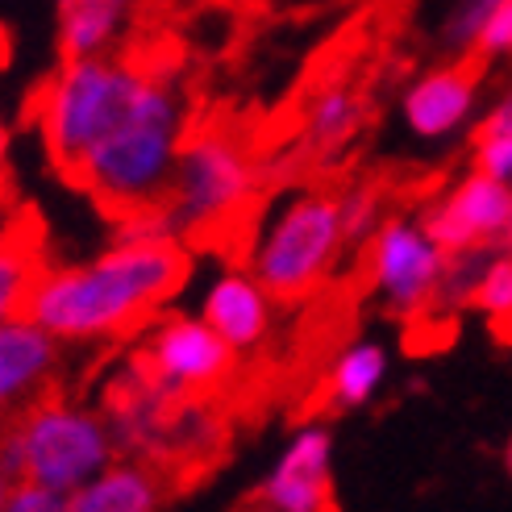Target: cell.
Wrapping results in <instances>:
<instances>
[{
  "label": "cell",
  "mask_w": 512,
  "mask_h": 512,
  "mask_svg": "<svg viewBox=\"0 0 512 512\" xmlns=\"http://www.w3.org/2000/svg\"><path fill=\"white\" fill-rule=\"evenodd\" d=\"M388 371H392V358H388V350H383V342L358 338L346 350H338V358L329 363L325 396H329V404H334L338 413L363 408V404H371L383 392Z\"/></svg>",
  "instance_id": "e0dca14e"
},
{
  "label": "cell",
  "mask_w": 512,
  "mask_h": 512,
  "mask_svg": "<svg viewBox=\"0 0 512 512\" xmlns=\"http://www.w3.org/2000/svg\"><path fill=\"white\" fill-rule=\"evenodd\" d=\"M346 246L338 196L304 188L275 200V209L254 229L246 246V271L275 300H309L338 271Z\"/></svg>",
  "instance_id": "277c9868"
},
{
  "label": "cell",
  "mask_w": 512,
  "mask_h": 512,
  "mask_svg": "<svg viewBox=\"0 0 512 512\" xmlns=\"http://www.w3.org/2000/svg\"><path fill=\"white\" fill-rule=\"evenodd\" d=\"M363 121H367V100L358 96V88H350L346 80H329L309 96V105L300 113L304 150L321 159H334L358 138Z\"/></svg>",
  "instance_id": "2e32d148"
},
{
  "label": "cell",
  "mask_w": 512,
  "mask_h": 512,
  "mask_svg": "<svg viewBox=\"0 0 512 512\" xmlns=\"http://www.w3.org/2000/svg\"><path fill=\"white\" fill-rule=\"evenodd\" d=\"M0 512H67V496L50 492V488H38V483H9L5 492V504Z\"/></svg>",
  "instance_id": "cb8c5ba5"
},
{
  "label": "cell",
  "mask_w": 512,
  "mask_h": 512,
  "mask_svg": "<svg viewBox=\"0 0 512 512\" xmlns=\"http://www.w3.org/2000/svg\"><path fill=\"white\" fill-rule=\"evenodd\" d=\"M234 350H229L204 317H167L146 334L138 371L155 383L167 400H196L234 371Z\"/></svg>",
  "instance_id": "ba28073f"
},
{
  "label": "cell",
  "mask_w": 512,
  "mask_h": 512,
  "mask_svg": "<svg viewBox=\"0 0 512 512\" xmlns=\"http://www.w3.org/2000/svg\"><path fill=\"white\" fill-rule=\"evenodd\" d=\"M5 159H9V130H5V117H0V175H5Z\"/></svg>",
  "instance_id": "d4e9b609"
},
{
  "label": "cell",
  "mask_w": 512,
  "mask_h": 512,
  "mask_svg": "<svg viewBox=\"0 0 512 512\" xmlns=\"http://www.w3.org/2000/svg\"><path fill=\"white\" fill-rule=\"evenodd\" d=\"M9 229H13V221H9V213H5V209H0V238H5Z\"/></svg>",
  "instance_id": "83f0119b"
},
{
  "label": "cell",
  "mask_w": 512,
  "mask_h": 512,
  "mask_svg": "<svg viewBox=\"0 0 512 512\" xmlns=\"http://www.w3.org/2000/svg\"><path fill=\"white\" fill-rule=\"evenodd\" d=\"M475 59L483 63H500V59H512V0L508 5H500L488 21H483V30L475 38Z\"/></svg>",
  "instance_id": "603a6c76"
},
{
  "label": "cell",
  "mask_w": 512,
  "mask_h": 512,
  "mask_svg": "<svg viewBox=\"0 0 512 512\" xmlns=\"http://www.w3.org/2000/svg\"><path fill=\"white\" fill-rule=\"evenodd\" d=\"M142 80V59L130 55H88L63 59L59 71L38 92V134L50 163L67 179L88 159V150L109 134L125 100Z\"/></svg>",
  "instance_id": "5b68a950"
},
{
  "label": "cell",
  "mask_w": 512,
  "mask_h": 512,
  "mask_svg": "<svg viewBox=\"0 0 512 512\" xmlns=\"http://www.w3.org/2000/svg\"><path fill=\"white\" fill-rule=\"evenodd\" d=\"M500 5H508V0H446L442 21H438V46L450 50L454 59L471 55L483 21H488Z\"/></svg>",
  "instance_id": "44dd1931"
},
{
  "label": "cell",
  "mask_w": 512,
  "mask_h": 512,
  "mask_svg": "<svg viewBox=\"0 0 512 512\" xmlns=\"http://www.w3.org/2000/svg\"><path fill=\"white\" fill-rule=\"evenodd\" d=\"M338 217H342V234L350 246H363L379 221H383V204H379V192L367 188V184H350L346 192H338Z\"/></svg>",
  "instance_id": "7402d4cb"
},
{
  "label": "cell",
  "mask_w": 512,
  "mask_h": 512,
  "mask_svg": "<svg viewBox=\"0 0 512 512\" xmlns=\"http://www.w3.org/2000/svg\"><path fill=\"white\" fill-rule=\"evenodd\" d=\"M246 512H279V508H267V504H254V508H246Z\"/></svg>",
  "instance_id": "f546056e"
},
{
  "label": "cell",
  "mask_w": 512,
  "mask_h": 512,
  "mask_svg": "<svg viewBox=\"0 0 512 512\" xmlns=\"http://www.w3.org/2000/svg\"><path fill=\"white\" fill-rule=\"evenodd\" d=\"M508 209H512V184H500V179L471 167L463 179H454L438 200L425 204L421 221L446 254L496 250Z\"/></svg>",
  "instance_id": "9c48e42d"
},
{
  "label": "cell",
  "mask_w": 512,
  "mask_h": 512,
  "mask_svg": "<svg viewBox=\"0 0 512 512\" xmlns=\"http://www.w3.org/2000/svg\"><path fill=\"white\" fill-rule=\"evenodd\" d=\"M479 117V71L475 63H442L421 71L400 96V121L421 146H446Z\"/></svg>",
  "instance_id": "30bf717a"
},
{
  "label": "cell",
  "mask_w": 512,
  "mask_h": 512,
  "mask_svg": "<svg viewBox=\"0 0 512 512\" xmlns=\"http://www.w3.org/2000/svg\"><path fill=\"white\" fill-rule=\"evenodd\" d=\"M471 167L512 184V88H504L471 125Z\"/></svg>",
  "instance_id": "ac0fdd59"
},
{
  "label": "cell",
  "mask_w": 512,
  "mask_h": 512,
  "mask_svg": "<svg viewBox=\"0 0 512 512\" xmlns=\"http://www.w3.org/2000/svg\"><path fill=\"white\" fill-rule=\"evenodd\" d=\"M471 309L488 317L500 334H512V254L492 250L483 263L475 288H471Z\"/></svg>",
  "instance_id": "ffe728a7"
},
{
  "label": "cell",
  "mask_w": 512,
  "mask_h": 512,
  "mask_svg": "<svg viewBox=\"0 0 512 512\" xmlns=\"http://www.w3.org/2000/svg\"><path fill=\"white\" fill-rule=\"evenodd\" d=\"M259 504L279 512H334V433L300 425L259 483Z\"/></svg>",
  "instance_id": "8fae6325"
},
{
  "label": "cell",
  "mask_w": 512,
  "mask_h": 512,
  "mask_svg": "<svg viewBox=\"0 0 512 512\" xmlns=\"http://www.w3.org/2000/svg\"><path fill=\"white\" fill-rule=\"evenodd\" d=\"M446 259L450 254L433 242L421 217H383L363 242L367 288L383 304V313L400 321H417L429 309H438Z\"/></svg>",
  "instance_id": "52a82bcc"
},
{
  "label": "cell",
  "mask_w": 512,
  "mask_h": 512,
  "mask_svg": "<svg viewBox=\"0 0 512 512\" xmlns=\"http://www.w3.org/2000/svg\"><path fill=\"white\" fill-rule=\"evenodd\" d=\"M504 475H508V479H512V438H508V442H504Z\"/></svg>",
  "instance_id": "4316f807"
},
{
  "label": "cell",
  "mask_w": 512,
  "mask_h": 512,
  "mask_svg": "<svg viewBox=\"0 0 512 512\" xmlns=\"http://www.w3.org/2000/svg\"><path fill=\"white\" fill-rule=\"evenodd\" d=\"M496 250L512 254V209H508V221H504V234H500V246H496Z\"/></svg>",
  "instance_id": "484cf974"
},
{
  "label": "cell",
  "mask_w": 512,
  "mask_h": 512,
  "mask_svg": "<svg viewBox=\"0 0 512 512\" xmlns=\"http://www.w3.org/2000/svg\"><path fill=\"white\" fill-rule=\"evenodd\" d=\"M192 134V109L184 80L159 63H142V80L125 100L121 117L109 125L88 159L75 167V184L88 188L117 217L163 204L171 175Z\"/></svg>",
  "instance_id": "7a4b0ae2"
},
{
  "label": "cell",
  "mask_w": 512,
  "mask_h": 512,
  "mask_svg": "<svg viewBox=\"0 0 512 512\" xmlns=\"http://www.w3.org/2000/svg\"><path fill=\"white\" fill-rule=\"evenodd\" d=\"M263 188V167L254 163L250 150L221 130H196L188 134L179 163L171 175V188L163 196V217L184 242L200 234L234 225Z\"/></svg>",
  "instance_id": "8992f818"
},
{
  "label": "cell",
  "mask_w": 512,
  "mask_h": 512,
  "mask_svg": "<svg viewBox=\"0 0 512 512\" xmlns=\"http://www.w3.org/2000/svg\"><path fill=\"white\" fill-rule=\"evenodd\" d=\"M5 492H9V479L0 475V504H5Z\"/></svg>",
  "instance_id": "f1b7e54d"
},
{
  "label": "cell",
  "mask_w": 512,
  "mask_h": 512,
  "mask_svg": "<svg viewBox=\"0 0 512 512\" xmlns=\"http://www.w3.org/2000/svg\"><path fill=\"white\" fill-rule=\"evenodd\" d=\"M146 0H55V38L63 59L121 55L134 38Z\"/></svg>",
  "instance_id": "5bb4252c"
},
{
  "label": "cell",
  "mask_w": 512,
  "mask_h": 512,
  "mask_svg": "<svg viewBox=\"0 0 512 512\" xmlns=\"http://www.w3.org/2000/svg\"><path fill=\"white\" fill-rule=\"evenodd\" d=\"M188 250L163 209L117 217L113 242L84 263L46 267L34 279L25 317L63 346L109 342L134 329L184 288Z\"/></svg>",
  "instance_id": "6da1fadb"
},
{
  "label": "cell",
  "mask_w": 512,
  "mask_h": 512,
  "mask_svg": "<svg viewBox=\"0 0 512 512\" xmlns=\"http://www.w3.org/2000/svg\"><path fill=\"white\" fill-rule=\"evenodd\" d=\"M200 317L234 354H250L267 342L275 325V296L246 267H225L204 288Z\"/></svg>",
  "instance_id": "4fadbf2b"
},
{
  "label": "cell",
  "mask_w": 512,
  "mask_h": 512,
  "mask_svg": "<svg viewBox=\"0 0 512 512\" xmlns=\"http://www.w3.org/2000/svg\"><path fill=\"white\" fill-rule=\"evenodd\" d=\"M67 512H163V479L146 458L117 454L67 496Z\"/></svg>",
  "instance_id": "9a60e30c"
},
{
  "label": "cell",
  "mask_w": 512,
  "mask_h": 512,
  "mask_svg": "<svg viewBox=\"0 0 512 512\" xmlns=\"http://www.w3.org/2000/svg\"><path fill=\"white\" fill-rule=\"evenodd\" d=\"M38 271L42 267H38L34 242L17 234V229H9V234L0 238V325L25 313Z\"/></svg>",
  "instance_id": "d6986e66"
},
{
  "label": "cell",
  "mask_w": 512,
  "mask_h": 512,
  "mask_svg": "<svg viewBox=\"0 0 512 512\" xmlns=\"http://www.w3.org/2000/svg\"><path fill=\"white\" fill-rule=\"evenodd\" d=\"M117 458L109 417L80 400L42 396L0 425V475L71 496Z\"/></svg>",
  "instance_id": "3957f363"
},
{
  "label": "cell",
  "mask_w": 512,
  "mask_h": 512,
  "mask_svg": "<svg viewBox=\"0 0 512 512\" xmlns=\"http://www.w3.org/2000/svg\"><path fill=\"white\" fill-rule=\"evenodd\" d=\"M59 350L63 342L25 313L0 325V425L46 396L59 371Z\"/></svg>",
  "instance_id": "7c38bea8"
}]
</instances>
